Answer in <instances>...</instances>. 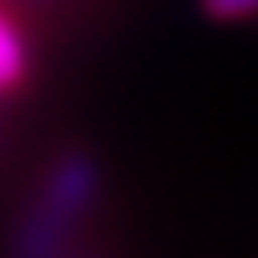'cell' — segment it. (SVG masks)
<instances>
[{
  "mask_svg": "<svg viewBox=\"0 0 258 258\" xmlns=\"http://www.w3.org/2000/svg\"><path fill=\"white\" fill-rule=\"evenodd\" d=\"M199 8L211 20H246V16H258V0H199Z\"/></svg>",
  "mask_w": 258,
  "mask_h": 258,
  "instance_id": "cell-3",
  "label": "cell"
},
{
  "mask_svg": "<svg viewBox=\"0 0 258 258\" xmlns=\"http://www.w3.org/2000/svg\"><path fill=\"white\" fill-rule=\"evenodd\" d=\"M24 68H28V52H24V40H20V28L4 16L0 8V92L16 88L24 80Z\"/></svg>",
  "mask_w": 258,
  "mask_h": 258,
  "instance_id": "cell-2",
  "label": "cell"
},
{
  "mask_svg": "<svg viewBox=\"0 0 258 258\" xmlns=\"http://www.w3.org/2000/svg\"><path fill=\"white\" fill-rule=\"evenodd\" d=\"M99 199V167L88 151H64L40 183L32 207L16 219L8 250L24 258L64 254L76 242L80 226L88 223Z\"/></svg>",
  "mask_w": 258,
  "mask_h": 258,
  "instance_id": "cell-1",
  "label": "cell"
},
{
  "mask_svg": "<svg viewBox=\"0 0 258 258\" xmlns=\"http://www.w3.org/2000/svg\"><path fill=\"white\" fill-rule=\"evenodd\" d=\"M24 4H32V8H52V4H64V0H24Z\"/></svg>",
  "mask_w": 258,
  "mask_h": 258,
  "instance_id": "cell-4",
  "label": "cell"
}]
</instances>
